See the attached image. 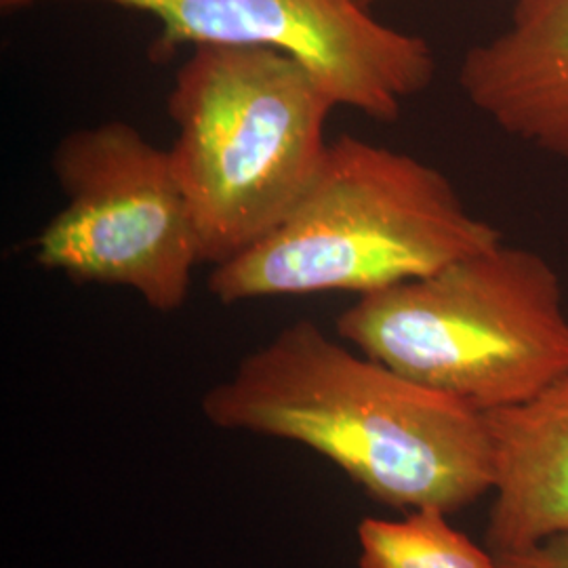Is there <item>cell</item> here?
Returning a JSON list of instances; mask_svg holds the SVG:
<instances>
[{
	"label": "cell",
	"mask_w": 568,
	"mask_h": 568,
	"mask_svg": "<svg viewBox=\"0 0 568 568\" xmlns=\"http://www.w3.org/2000/svg\"><path fill=\"white\" fill-rule=\"evenodd\" d=\"M204 419L302 445L387 508L448 516L493 493L487 415L333 339L283 326L201 400Z\"/></svg>",
	"instance_id": "6da1fadb"
},
{
	"label": "cell",
	"mask_w": 568,
	"mask_h": 568,
	"mask_svg": "<svg viewBox=\"0 0 568 568\" xmlns=\"http://www.w3.org/2000/svg\"><path fill=\"white\" fill-rule=\"evenodd\" d=\"M504 243L471 215L445 173L354 135L328 142L302 199L262 241L215 265L224 305L356 293L408 283Z\"/></svg>",
	"instance_id": "7a4b0ae2"
},
{
	"label": "cell",
	"mask_w": 568,
	"mask_h": 568,
	"mask_svg": "<svg viewBox=\"0 0 568 568\" xmlns=\"http://www.w3.org/2000/svg\"><path fill=\"white\" fill-rule=\"evenodd\" d=\"M339 108L300 60L264 47L196 44L166 98L169 148L201 244L222 265L283 220L325 159Z\"/></svg>",
	"instance_id": "3957f363"
},
{
	"label": "cell",
	"mask_w": 568,
	"mask_h": 568,
	"mask_svg": "<svg viewBox=\"0 0 568 568\" xmlns=\"http://www.w3.org/2000/svg\"><path fill=\"white\" fill-rule=\"evenodd\" d=\"M335 326L345 344L485 415L568 384L560 278L527 248L495 244L363 295Z\"/></svg>",
	"instance_id": "277c9868"
},
{
	"label": "cell",
	"mask_w": 568,
	"mask_h": 568,
	"mask_svg": "<svg viewBox=\"0 0 568 568\" xmlns=\"http://www.w3.org/2000/svg\"><path fill=\"white\" fill-rule=\"evenodd\" d=\"M51 169L65 206L39 232L37 262L70 281L129 288L161 314L182 310L203 257L169 150L108 121L61 138Z\"/></svg>",
	"instance_id": "5b68a950"
},
{
	"label": "cell",
	"mask_w": 568,
	"mask_h": 568,
	"mask_svg": "<svg viewBox=\"0 0 568 568\" xmlns=\"http://www.w3.org/2000/svg\"><path fill=\"white\" fill-rule=\"evenodd\" d=\"M47 0H0L23 9ZM150 16L159 55L230 44L283 51L305 63L337 105L396 121L436 77L429 42L375 20L361 0H95Z\"/></svg>",
	"instance_id": "8992f818"
},
{
	"label": "cell",
	"mask_w": 568,
	"mask_h": 568,
	"mask_svg": "<svg viewBox=\"0 0 568 568\" xmlns=\"http://www.w3.org/2000/svg\"><path fill=\"white\" fill-rule=\"evenodd\" d=\"M469 103L520 142L568 161V0H516L459 68Z\"/></svg>",
	"instance_id": "52a82bcc"
},
{
	"label": "cell",
	"mask_w": 568,
	"mask_h": 568,
	"mask_svg": "<svg viewBox=\"0 0 568 568\" xmlns=\"http://www.w3.org/2000/svg\"><path fill=\"white\" fill-rule=\"evenodd\" d=\"M495 450L487 548L518 551L568 535V384L487 413Z\"/></svg>",
	"instance_id": "ba28073f"
},
{
	"label": "cell",
	"mask_w": 568,
	"mask_h": 568,
	"mask_svg": "<svg viewBox=\"0 0 568 568\" xmlns=\"http://www.w3.org/2000/svg\"><path fill=\"white\" fill-rule=\"evenodd\" d=\"M358 568H499L497 556L453 527L440 509L365 518L356 528Z\"/></svg>",
	"instance_id": "9c48e42d"
},
{
	"label": "cell",
	"mask_w": 568,
	"mask_h": 568,
	"mask_svg": "<svg viewBox=\"0 0 568 568\" xmlns=\"http://www.w3.org/2000/svg\"><path fill=\"white\" fill-rule=\"evenodd\" d=\"M495 556L499 568H568V535H558L537 546Z\"/></svg>",
	"instance_id": "30bf717a"
},
{
	"label": "cell",
	"mask_w": 568,
	"mask_h": 568,
	"mask_svg": "<svg viewBox=\"0 0 568 568\" xmlns=\"http://www.w3.org/2000/svg\"><path fill=\"white\" fill-rule=\"evenodd\" d=\"M361 2H363V4H366V7H371V4H373V2H377V0H361Z\"/></svg>",
	"instance_id": "8fae6325"
}]
</instances>
